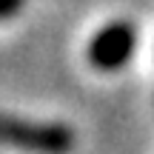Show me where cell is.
I'll list each match as a JSON object with an SVG mask.
<instances>
[{
	"instance_id": "1",
	"label": "cell",
	"mask_w": 154,
	"mask_h": 154,
	"mask_svg": "<svg viewBox=\"0 0 154 154\" xmlns=\"http://www.w3.org/2000/svg\"><path fill=\"white\" fill-rule=\"evenodd\" d=\"M0 146L34 154H66L74 146V131L66 123H34L0 114Z\"/></svg>"
},
{
	"instance_id": "2",
	"label": "cell",
	"mask_w": 154,
	"mask_h": 154,
	"mask_svg": "<svg viewBox=\"0 0 154 154\" xmlns=\"http://www.w3.org/2000/svg\"><path fill=\"white\" fill-rule=\"evenodd\" d=\"M134 46H137V32L131 23L126 20L109 23L88 43V63L100 72H117L131 60Z\"/></svg>"
},
{
	"instance_id": "3",
	"label": "cell",
	"mask_w": 154,
	"mask_h": 154,
	"mask_svg": "<svg viewBox=\"0 0 154 154\" xmlns=\"http://www.w3.org/2000/svg\"><path fill=\"white\" fill-rule=\"evenodd\" d=\"M20 9H23V0H0V20L17 14Z\"/></svg>"
}]
</instances>
